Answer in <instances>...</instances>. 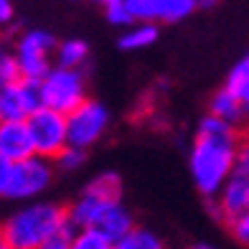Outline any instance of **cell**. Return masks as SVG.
I'll use <instances>...</instances> for the list:
<instances>
[{"label":"cell","mask_w":249,"mask_h":249,"mask_svg":"<svg viewBox=\"0 0 249 249\" xmlns=\"http://www.w3.org/2000/svg\"><path fill=\"white\" fill-rule=\"evenodd\" d=\"M239 160V135L236 127L206 115L198 122L196 140L188 153V171L196 188L206 198H216L236 171Z\"/></svg>","instance_id":"1"},{"label":"cell","mask_w":249,"mask_h":249,"mask_svg":"<svg viewBox=\"0 0 249 249\" xmlns=\"http://www.w3.org/2000/svg\"><path fill=\"white\" fill-rule=\"evenodd\" d=\"M66 221H69V216H66L64 206L38 201L10 213L3 229L10 249H41Z\"/></svg>","instance_id":"2"},{"label":"cell","mask_w":249,"mask_h":249,"mask_svg":"<svg viewBox=\"0 0 249 249\" xmlns=\"http://www.w3.org/2000/svg\"><path fill=\"white\" fill-rule=\"evenodd\" d=\"M41 97L43 107H49L61 115H71L76 107H82L87 102V84L84 74L79 69H53L41 79Z\"/></svg>","instance_id":"3"},{"label":"cell","mask_w":249,"mask_h":249,"mask_svg":"<svg viewBox=\"0 0 249 249\" xmlns=\"http://www.w3.org/2000/svg\"><path fill=\"white\" fill-rule=\"evenodd\" d=\"M56 46H59V43L53 41V36L49 31H41V28L26 31L23 36L18 38L16 53H13V59L20 69V76L41 82V79L53 69L51 59L56 53Z\"/></svg>","instance_id":"4"},{"label":"cell","mask_w":249,"mask_h":249,"mask_svg":"<svg viewBox=\"0 0 249 249\" xmlns=\"http://www.w3.org/2000/svg\"><path fill=\"white\" fill-rule=\"evenodd\" d=\"M26 124L36 155L49 160V158H59L69 148V124H66V115H61V112L41 107L26 120Z\"/></svg>","instance_id":"5"},{"label":"cell","mask_w":249,"mask_h":249,"mask_svg":"<svg viewBox=\"0 0 249 249\" xmlns=\"http://www.w3.org/2000/svg\"><path fill=\"white\" fill-rule=\"evenodd\" d=\"M51 163L41 155H31L20 163H13V176H10V186H8V196L13 201H31L41 196L43 191L51 186Z\"/></svg>","instance_id":"6"},{"label":"cell","mask_w":249,"mask_h":249,"mask_svg":"<svg viewBox=\"0 0 249 249\" xmlns=\"http://www.w3.org/2000/svg\"><path fill=\"white\" fill-rule=\"evenodd\" d=\"M41 107V82L36 79H18L0 87V122H26Z\"/></svg>","instance_id":"7"},{"label":"cell","mask_w":249,"mask_h":249,"mask_svg":"<svg viewBox=\"0 0 249 249\" xmlns=\"http://www.w3.org/2000/svg\"><path fill=\"white\" fill-rule=\"evenodd\" d=\"M66 124H69V145L87 150L89 145H94L105 135L109 124V112L102 102L87 99L82 107L66 115Z\"/></svg>","instance_id":"8"},{"label":"cell","mask_w":249,"mask_h":249,"mask_svg":"<svg viewBox=\"0 0 249 249\" xmlns=\"http://www.w3.org/2000/svg\"><path fill=\"white\" fill-rule=\"evenodd\" d=\"M209 211L213 219L224 221L226 226L234 224L239 216H244L249 211V171L236 168L234 176L221 188V194L216 198H211Z\"/></svg>","instance_id":"9"},{"label":"cell","mask_w":249,"mask_h":249,"mask_svg":"<svg viewBox=\"0 0 249 249\" xmlns=\"http://www.w3.org/2000/svg\"><path fill=\"white\" fill-rule=\"evenodd\" d=\"M135 23H176L198 8V0H124Z\"/></svg>","instance_id":"10"},{"label":"cell","mask_w":249,"mask_h":249,"mask_svg":"<svg viewBox=\"0 0 249 249\" xmlns=\"http://www.w3.org/2000/svg\"><path fill=\"white\" fill-rule=\"evenodd\" d=\"M0 155H5L10 163L36 155L26 122H0Z\"/></svg>","instance_id":"11"},{"label":"cell","mask_w":249,"mask_h":249,"mask_svg":"<svg viewBox=\"0 0 249 249\" xmlns=\"http://www.w3.org/2000/svg\"><path fill=\"white\" fill-rule=\"evenodd\" d=\"M107 206H109V201H102L92 194H82L69 209H66V216H69V221L76 231L79 229H94L102 219V213L107 211Z\"/></svg>","instance_id":"12"},{"label":"cell","mask_w":249,"mask_h":249,"mask_svg":"<svg viewBox=\"0 0 249 249\" xmlns=\"http://www.w3.org/2000/svg\"><path fill=\"white\" fill-rule=\"evenodd\" d=\"M94 229H99L112 244L117 247L124 236L135 229V221H132V213L122 206V201H117V203H109L107 206V211L102 213V219H99V224L94 226Z\"/></svg>","instance_id":"13"},{"label":"cell","mask_w":249,"mask_h":249,"mask_svg":"<svg viewBox=\"0 0 249 249\" xmlns=\"http://www.w3.org/2000/svg\"><path fill=\"white\" fill-rule=\"evenodd\" d=\"M209 115L219 117L221 122L231 124V127H239L242 122L249 120V117H247V109H244V105H242V99L236 97L229 87H221L219 92L211 97V102H209Z\"/></svg>","instance_id":"14"},{"label":"cell","mask_w":249,"mask_h":249,"mask_svg":"<svg viewBox=\"0 0 249 249\" xmlns=\"http://www.w3.org/2000/svg\"><path fill=\"white\" fill-rule=\"evenodd\" d=\"M155 41H158V26L155 23H132L120 36V49L122 51H140V49L153 46Z\"/></svg>","instance_id":"15"},{"label":"cell","mask_w":249,"mask_h":249,"mask_svg":"<svg viewBox=\"0 0 249 249\" xmlns=\"http://www.w3.org/2000/svg\"><path fill=\"white\" fill-rule=\"evenodd\" d=\"M84 194H92L102 201L115 203V201L122 198V178L115 171H105V173H99V176H94L92 180H89Z\"/></svg>","instance_id":"16"},{"label":"cell","mask_w":249,"mask_h":249,"mask_svg":"<svg viewBox=\"0 0 249 249\" xmlns=\"http://www.w3.org/2000/svg\"><path fill=\"white\" fill-rule=\"evenodd\" d=\"M89 56V46L82 41V38H69V41H61L56 46V53H53V61L56 66L61 69H79Z\"/></svg>","instance_id":"17"},{"label":"cell","mask_w":249,"mask_h":249,"mask_svg":"<svg viewBox=\"0 0 249 249\" xmlns=\"http://www.w3.org/2000/svg\"><path fill=\"white\" fill-rule=\"evenodd\" d=\"M224 87H229L231 92L242 99V105H244V109H247V117H249V53L229 71Z\"/></svg>","instance_id":"18"},{"label":"cell","mask_w":249,"mask_h":249,"mask_svg":"<svg viewBox=\"0 0 249 249\" xmlns=\"http://www.w3.org/2000/svg\"><path fill=\"white\" fill-rule=\"evenodd\" d=\"M115 249H165V247L158 234H153L150 229H142V226H135Z\"/></svg>","instance_id":"19"},{"label":"cell","mask_w":249,"mask_h":249,"mask_svg":"<svg viewBox=\"0 0 249 249\" xmlns=\"http://www.w3.org/2000/svg\"><path fill=\"white\" fill-rule=\"evenodd\" d=\"M71 249H115V244L99 229H79L71 242Z\"/></svg>","instance_id":"20"},{"label":"cell","mask_w":249,"mask_h":249,"mask_svg":"<svg viewBox=\"0 0 249 249\" xmlns=\"http://www.w3.org/2000/svg\"><path fill=\"white\" fill-rule=\"evenodd\" d=\"M105 16H107V20L112 26H127L130 28L135 23V18H132V13H130V8H127L124 0H117V3L105 5Z\"/></svg>","instance_id":"21"},{"label":"cell","mask_w":249,"mask_h":249,"mask_svg":"<svg viewBox=\"0 0 249 249\" xmlns=\"http://www.w3.org/2000/svg\"><path fill=\"white\" fill-rule=\"evenodd\" d=\"M84 160H87V150L69 145V148H66L59 158H56V165H59L61 171H76L79 165H84Z\"/></svg>","instance_id":"22"},{"label":"cell","mask_w":249,"mask_h":249,"mask_svg":"<svg viewBox=\"0 0 249 249\" xmlns=\"http://www.w3.org/2000/svg\"><path fill=\"white\" fill-rule=\"evenodd\" d=\"M18 79H23V76H20V69H18L16 59L8 56L5 51H0V87L13 84V82H18Z\"/></svg>","instance_id":"23"},{"label":"cell","mask_w":249,"mask_h":249,"mask_svg":"<svg viewBox=\"0 0 249 249\" xmlns=\"http://www.w3.org/2000/svg\"><path fill=\"white\" fill-rule=\"evenodd\" d=\"M229 229L234 234V239L239 244H247L249 247V211L244 213V216H239L234 224H229Z\"/></svg>","instance_id":"24"},{"label":"cell","mask_w":249,"mask_h":249,"mask_svg":"<svg viewBox=\"0 0 249 249\" xmlns=\"http://www.w3.org/2000/svg\"><path fill=\"white\" fill-rule=\"evenodd\" d=\"M10 176H13V163L5 155H0V196H8Z\"/></svg>","instance_id":"25"},{"label":"cell","mask_w":249,"mask_h":249,"mask_svg":"<svg viewBox=\"0 0 249 249\" xmlns=\"http://www.w3.org/2000/svg\"><path fill=\"white\" fill-rule=\"evenodd\" d=\"M236 168L249 171V132L239 138V160H236Z\"/></svg>","instance_id":"26"},{"label":"cell","mask_w":249,"mask_h":249,"mask_svg":"<svg viewBox=\"0 0 249 249\" xmlns=\"http://www.w3.org/2000/svg\"><path fill=\"white\" fill-rule=\"evenodd\" d=\"M13 20V3L10 0H0V26H8Z\"/></svg>","instance_id":"27"},{"label":"cell","mask_w":249,"mask_h":249,"mask_svg":"<svg viewBox=\"0 0 249 249\" xmlns=\"http://www.w3.org/2000/svg\"><path fill=\"white\" fill-rule=\"evenodd\" d=\"M0 249H10L8 236H5V229H3V226H0Z\"/></svg>","instance_id":"28"},{"label":"cell","mask_w":249,"mask_h":249,"mask_svg":"<svg viewBox=\"0 0 249 249\" xmlns=\"http://www.w3.org/2000/svg\"><path fill=\"white\" fill-rule=\"evenodd\" d=\"M191 249H216V247H211V244H194Z\"/></svg>","instance_id":"29"},{"label":"cell","mask_w":249,"mask_h":249,"mask_svg":"<svg viewBox=\"0 0 249 249\" xmlns=\"http://www.w3.org/2000/svg\"><path fill=\"white\" fill-rule=\"evenodd\" d=\"M219 0H198V5H216Z\"/></svg>","instance_id":"30"},{"label":"cell","mask_w":249,"mask_h":249,"mask_svg":"<svg viewBox=\"0 0 249 249\" xmlns=\"http://www.w3.org/2000/svg\"><path fill=\"white\" fill-rule=\"evenodd\" d=\"M0 51H3V41H0Z\"/></svg>","instance_id":"31"}]
</instances>
